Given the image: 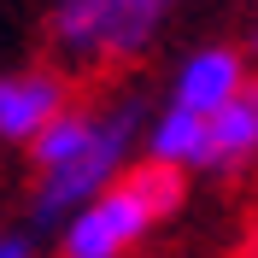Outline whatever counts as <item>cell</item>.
<instances>
[{"label":"cell","mask_w":258,"mask_h":258,"mask_svg":"<svg viewBox=\"0 0 258 258\" xmlns=\"http://www.w3.org/2000/svg\"><path fill=\"white\" fill-rule=\"evenodd\" d=\"M246 77H252V53L235 47V41H200L170 64V82H164V100L170 106H188V112L211 117L229 94H241Z\"/></svg>","instance_id":"5"},{"label":"cell","mask_w":258,"mask_h":258,"mask_svg":"<svg viewBox=\"0 0 258 258\" xmlns=\"http://www.w3.org/2000/svg\"><path fill=\"white\" fill-rule=\"evenodd\" d=\"M141 159L170 164V170H182V176H200V159H206V117L188 112V106L159 100V106L147 112V129H141Z\"/></svg>","instance_id":"7"},{"label":"cell","mask_w":258,"mask_h":258,"mask_svg":"<svg viewBox=\"0 0 258 258\" xmlns=\"http://www.w3.org/2000/svg\"><path fill=\"white\" fill-rule=\"evenodd\" d=\"M176 6L182 0H53L47 47L64 71H123L159 47Z\"/></svg>","instance_id":"3"},{"label":"cell","mask_w":258,"mask_h":258,"mask_svg":"<svg viewBox=\"0 0 258 258\" xmlns=\"http://www.w3.org/2000/svg\"><path fill=\"white\" fill-rule=\"evenodd\" d=\"M246 53H252V64H258V24H252V35H246Z\"/></svg>","instance_id":"9"},{"label":"cell","mask_w":258,"mask_h":258,"mask_svg":"<svg viewBox=\"0 0 258 258\" xmlns=\"http://www.w3.org/2000/svg\"><path fill=\"white\" fill-rule=\"evenodd\" d=\"M77 100L64 64H12L0 71V147H30Z\"/></svg>","instance_id":"4"},{"label":"cell","mask_w":258,"mask_h":258,"mask_svg":"<svg viewBox=\"0 0 258 258\" xmlns=\"http://www.w3.org/2000/svg\"><path fill=\"white\" fill-rule=\"evenodd\" d=\"M141 94H106V100H71L24 153L35 164L30 182V223L59 229L77 206H88L106 182H117L141 159V129H147Z\"/></svg>","instance_id":"1"},{"label":"cell","mask_w":258,"mask_h":258,"mask_svg":"<svg viewBox=\"0 0 258 258\" xmlns=\"http://www.w3.org/2000/svg\"><path fill=\"white\" fill-rule=\"evenodd\" d=\"M182 200H188V176L182 170L135 159L117 182H106L88 206H77L53 229L59 258H129L135 246L153 241V229L164 217L182 211Z\"/></svg>","instance_id":"2"},{"label":"cell","mask_w":258,"mask_h":258,"mask_svg":"<svg viewBox=\"0 0 258 258\" xmlns=\"http://www.w3.org/2000/svg\"><path fill=\"white\" fill-rule=\"evenodd\" d=\"M258 164V71L246 77L241 94H229L206 117V159L200 176H241Z\"/></svg>","instance_id":"6"},{"label":"cell","mask_w":258,"mask_h":258,"mask_svg":"<svg viewBox=\"0 0 258 258\" xmlns=\"http://www.w3.org/2000/svg\"><path fill=\"white\" fill-rule=\"evenodd\" d=\"M0 258H30V241L24 235H0Z\"/></svg>","instance_id":"8"}]
</instances>
